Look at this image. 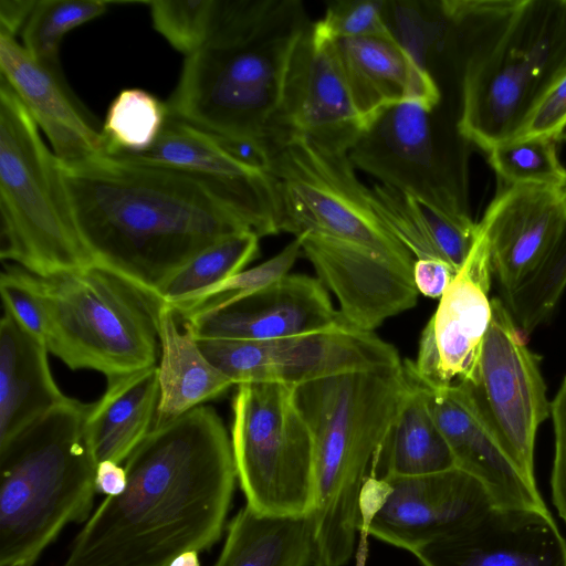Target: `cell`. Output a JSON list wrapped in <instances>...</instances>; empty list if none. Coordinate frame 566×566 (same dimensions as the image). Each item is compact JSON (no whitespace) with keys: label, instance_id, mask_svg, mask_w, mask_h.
Segmentation results:
<instances>
[{"label":"cell","instance_id":"1","mask_svg":"<svg viewBox=\"0 0 566 566\" xmlns=\"http://www.w3.org/2000/svg\"><path fill=\"white\" fill-rule=\"evenodd\" d=\"M124 467L125 491L105 497L62 566H168L219 541L237 473L214 408L202 405L153 427Z\"/></svg>","mask_w":566,"mask_h":566},{"label":"cell","instance_id":"2","mask_svg":"<svg viewBox=\"0 0 566 566\" xmlns=\"http://www.w3.org/2000/svg\"><path fill=\"white\" fill-rule=\"evenodd\" d=\"M80 239L94 263L156 297L198 253L252 227L220 187L123 156L60 163Z\"/></svg>","mask_w":566,"mask_h":566},{"label":"cell","instance_id":"3","mask_svg":"<svg viewBox=\"0 0 566 566\" xmlns=\"http://www.w3.org/2000/svg\"><path fill=\"white\" fill-rule=\"evenodd\" d=\"M260 149L275 187L280 232L300 239L338 305L368 312L396 300L409 285L416 260L376 212L349 154L280 130Z\"/></svg>","mask_w":566,"mask_h":566},{"label":"cell","instance_id":"4","mask_svg":"<svg viewBox=\"0 0 566 566\" xmlns=\"http://www.w3.org/2000/svg\"><path fill=\"white\" fill-rule=\"evenodd\" d=\"M312 23L300 0H221L208 39L185 59L166 103L168 117L227 143L259 147Z\"/></svg>","mask_w":566,"mask_h":566},{"label":"cell","instance_id":"5","mask_svg":"<svg viewBox=\"0 0 566 566\" xmlns=\"http://www.w3.org/2000/svg\"><path fill=\"white\" fill-rule=\"evenodd\" d=\"M440 10L462 44L458 129L488 153L566 74V0H444Z\"/></svg>","mask_w":566,"mask_h":566},{"label":"cell","instance_id":"6","mask_svg":"<svg viewBox=\"0 0 566 566\" xmlns=\"http://www.w3.org/2000/svg\"><path fill=\"white\" fill-rule=\"evenodd\" d=\"M411 389L403 361L292 388L313 444L314 566H343L353 556L364 484Z\"/></svg>","mask_w":566,"mask_h":566},{"label":"cell","instance_id":"7","mask_svg":"<svg viewBox=\"0 0 566 566\" xmlns=\"http://www.w3.org/2000/svg\"><path fill=\"white\" fill-rule=\"evenodd\" d=\"M88 408L67 397L0 447V566L35 562L67 524L90 518L97 464L83 433Z\"/></svg>","mask_w":566,"mask_h":566},{"label":"cell","instance_id":"8","mask_svg":"<svg viewBox=\"0 0 566 566\" xmlns=\"http://www.w3.org/2000/svg\"><path fill=\"white\" fill-rule=\"evenodd\" d=\"M0 258L46 277L94 265L77 233L61 165L0 77Z\"/></svg>","mask_w":566,"mask_h":566},{"label":"cell","instance_id":"9","mask_svg":"<svg viewBox=\"0 0 566 566\" xmlns=\"http://www.w3.org/2000/svg\"><path fill=\"white\" fill-rule=\"evenodd\" d=\"M49 353L105 377L157 366L160 302L96 264L42 277Z\"/></svg>","mask_w":566,"mask_h":566},{"label":"cell","instance_id":"10","mask_svg":"<svg viewBox=\"0 0 566 566\" xmlns=\"http://www.w3.org/2000/svg\"><path fill=\"white\" fill-rule=\"evenodd\" d=\"M441 104L389 106L365 125L349 150L355 168L447 218L474 224L469 202V145Z\"/></svg>","mask_w":566,"mask_h":566},{"label":"cell","instance_id":"11","mask_svg":"<svg viewBox=\"0 0 566 566\" xmlns=\"http://www.w3.org/2000/svg\"><path fill=\"white\" fill-rule=\"evenodd\" d=\"M235 387L230 439L245 505L266 516H311L313 444L293 401V387L273 382Z\"/></svg>","mask_w":566,"mask_h":566},{"label":"cell","instance_id":"12","mask_svg":"<svg viewBox=\"0 0 566 566\" xmlns=\"http://www.w3.org/2000/svg\"><path fill=\"white\" fill-rule=\"evenodd\" d=\"M492 318L482 344L475 378L465 384L495 431L505 453L533 485L535 439L551 417L541 358L500 297L491 300Z\"/></svg>","mask_w":566,"mask_h":566},{"label":"cell","instance_id":"13","mask_svg":"<svg viewBox=\"0 0 566 566\" xmlns=\"http://www.w3.org/2000/svg\"><path fill=\"white\" fill-rule=\"evenodd\" d=\"M234 386L273 382L295 387L333 375L397 366V349L375 332L346 321L312 333L272 340H197Z\"/></svg>","mask_w":566,"mask_h":566},{"label":"cell","instance_id":"14","mask_svg":"<svg viewBox=\"0 0 566 566\" xmlns=\"http://www.w3.org/2000/svg\"><path fill=\"white\" fill-rule=\"evenodd\" d=\"M492 276L489 248L478 229L464 263L422 329L416 359L403 361L413 381L427 388L473 382L492 318Z\"/></svg>","mask_w":566,"mask_h":566},{"label":"cell","instance_id":"15","mask_svg":"<svg viewBox=\"0 0 566 566\" xmlns=\"http://www.w3.org/2000/svg\"><path fill=\"white\" fill-rule=\"evenodd\" d=\"M364 127L334 41L313 22L294 51L281 104L268 134H297L322 147L349 153Z\"/></svg>","mask_w":566,"mask_h":566},{"label":"cell","instance_id":"16","mask_svg":"<svg viewBox=\"0 0 566 566\" xmlns=\"http://www.w3.org/2000/svg\"><path fill=\"white\" fill-rule=\"evenodd\" d=\"M196 340H272L335 326L343 321L325 286L306 274H286L227 303L180 318Z\"/></svg>","mask_w":566,"mask_h":566},{"label":"cell","instance_id":"17","mask_svg":"<svg viewBox=\"0 0 566 566\" xmlns=\"http://www.w3.org/2000/svg\"><path fill=\"white\" fill-rule=\"evenodd\" d=\"M385 481L387 493L369 523V534L411 554L459 531L494 505L484 484L457 467Z\"/></svg>","mask_w":566,"mask_h":566},{"label":"cell","instance_id":"18","mask_svg":"<svg viewBox=\"0 0 566 566\" xmlns=\"http://www.w3.org/2000/svg\"><path fill=\"white\" fill-rule=\"evenodd\" d=\"M478 227L501 298H506L539 270L558 243L566 227L565 186H506Z\"/></svg>","mask_w":566,"mask_h":566},{"label":"cell","instance_id":"19","mask_svg":"<svg viewBox=\"0 0 566 566\" xmlns=\"http://www.w3.org/2000/svg\"><path fill=\"white\" fill-rule=\"evenodd\" d=\"M413 555L422 566H566V541L549 511L492 505Z\"/></svg>","mask_w":566,"mask_h":566},{"label":"cell","instance_id":"20","mask_svg":"<svg viewBox=\"0 0 566 566\" xmlns=\"http://www.w3.org/2000/svg\"><path fill=\"white\" fill-rule=\"evenodd\" d=\"M123 156L185 170L224 190L247 213L260 238L277 234V200L266 170L234 153L224 142L184 122L167 118L155 143Z\"/></svg>","mask_w":566,"mask_h":566},{"label":"cell","instance_id":"21","mask_svg":"<svg viewBox=\"0 0 566 566\" xmlns=\"http://www.w3.org/2000/svg\"><path fill=\"white\" fill-rule=\"evenodd\" d=\"M1 76L19 96L64 166L106 155L102 128L73 95L59 64L31 56L15 38L0 33Z\"/></svg>","mask_w":566,"mask_h":566},{"label":"cell","instance_id":"22","mask_svg":"<svg viewBox=\"0 0 566 566\" xmlns=\"http://www.w3.org/2000/svg\"><path fill=\"white\" fill-rule=\"evenodd\" d=\"M421 387L457 468L481 481L494 505L548 511L537 485L527 482L505 453L465 384Z\"/></svg>","mask_w":566,"mask_h":566},{"label":"cell","instance_id":"23","mask_svg":"<svg viewBox=\"0 0 566 566\" xmlns=\"http://www.w3.org/2000/svg\"><path fill=\"white\" fill-rule=\"evenodd\" d=\"M354 104L365 125L380 111L416 102L436 107L441 90L396 36L333 40Z\"/></svg>","mask_w":566,"mask_h":566},{"label":"cell","instance_id":"24","mask_svg":"<svg viewBox=\"0 0 566 566\" xmlns=\"http://www.w3.org/2000/svg\"><path fill=\"white\" fill-rule=\"evenodd\" d=\"M45 343L3 311L0 321V447L67 397L49 366Z\"/></svg>","mask_w":566,"mask_h":566},{"label":"cell","instance_id":"25","mask_svg":"<svg viewBox=\"0 0 566 566\" xmlns=\"http://www.w3.org/2000/svg\"><path fill=\"white\" fill-rule=\"evenodd\" d=\"M106 380L103 396L90 403L83 426L96 464L124 462L153 429L159 402L157 366Z\"/></svg>","mask_w":566,"mask_h":566},{"label":"cell","instance_id":"26","mask_svg":"<svg viewBox=\"0 0 566 566\" xmlns=\"http://www.w3.org/2000/svg\"><path fill=\"white\" fill-rule=\"evenodd\" d=\"M177 318L170 306L160 303V358L157 364L159 402L154 427L171 422L234 386L203 355L197 340L188 332L179 331Z\"/></svg>","mask_w":566,"mask_h":566},{"label":"cell","instance_id":"27","mask_svg":"<svg viewBox=\"0 0 566 566\" xmlns=\"http://www.w3.org/2000/svg\"><path fill=\"white\" fill-rule=\"evenodd\" d=\"M373 205L385 224L415 260L440 259L455 272L474 242L478 223L455 222L423 202L381 184L370 188Z\"/></svg>","mask_w":566,"mask_h":566},{"label":"cell","instance_id":"28","mask_svg":"<svg viewBox=\"0 0 566 566\" xmlns=\"http://www.w3.org/2000/svg\"><path fill=\"white\" fill-rule=\"evenodd\" d=\"M409 379L412 389L374 458L371 478L423 475L457 467L423 388Z\"/></svg>","mask_w":566,"mask_h":566},{"label":"cell","instance_id":"29","mask_svg":"<svg viewBox=\"0 0 566 566\" xmlns=\"http://www.w3.org/2000/svg\"><path fill=\"white\" fill-rule=\"evenodd\" d=\"M314 565L310 516H266L245 505L228 525L223 547L213 566Z\"/></svg>","mask_w":566,"mask_h":566},{"label":"cell","instance_id":"30","mask_svg":"<svg viewBox=\"0 0 566 566\" xmlns=\"http://www.w3.org/2000/svg\"><path fill=\"white\" fill-rule=\"evenodd\" d=\"M259 239L254 232L243 231L208 247L178 270L156 298L175 310L241 272L258 255Z\"/></svg>","mask_w":566,"mask_h":566},{"label":"cell","instance_id":"31","mask_svg":"<svg viewBox=\"0 0 566 566\" xmlns=\"http://www.w3.org/2000/svg\"><path fill=\"white\" fill-rule=\"evenodd\" d=\"M168 118L166 103L140 88L123 90L111 103L102 135L106 155H137L157 139Z\"/></svg>","mask_w":566,"mask_h":566},{"label":"cell","instance_id":"32","mask_svg":"<svg viewBox=\"0 0 566 566\" xmlns=\"http://www.w3.org/2000/svg\"><path fill=\"white\" fill-rule=\"evenodd\" d=\"M111 2L104 0H36L22 31V46L40 62L59 64L64 35L102 15Z\"/></svg>","mask_w":566,"mask_h":566},{"label":"cell","instance_id":"33","mask_svg":"<svg viewBox=\"0 0 566 566\" xmlns=\"http://www.w3.org/2000/svg\"><path fill=\"white\" fill-rule=\"evenodd\" d=\"M556 143L545 137L516 138L488 151L489 163L506 186L536 184L564 187L566 168Z\"/></svg>","mask_w":566,"mask_h":566},{"label":"cell","instance_id":"34","mask_svg":"<svg viewBox=\"0 0 566 566\" xmlns=\"http://www.w3.org/2000/svg\"><path fill=\"white\" fill-rule=\"evenodd\" d=\"M565 287L566 227L545 263L505 303L516 323L532 333L552 315Z\"/></svg>","mask_w":566,"mask_h":566},{"label":"cell","instance_id":"35","mask_svg":"<svg viewBox=\"0 0 566 566\" xmlns=\"http://www.w3.org/2000/svg\"><path fill=\"white\" fill-rule=\"evenodd\" d=\"M149 4L154 28L186 56L208 39L221 0H156Z\"/></svg>","mask_w":566,"mask_h":566},{"label":"cell","instance_id":"36","mask_svg":"<svg viewBox=\"0 0 566 566\" xmlns=\"http://www.w3.org/2000/svg\"><path fill=\"white\" fill-rule=\"evenodd\" d=\"M302 254L301 241L294 238L282 251L265 262L232 275L175 308L178 317L203 307H212L254 292L289 274Z\"/></svg>","mask_w":566,"mask_h":566},{"label":"cell","instance_id":"37","mask_svg":"<svg viewBox=\"0 0 566 566\" xmlns=\"http://www.w3.org/2000/svg\"><path fill=\"white\" fill-rule=\"evenodd\" d=\"M384 1L340 0L332 2L324 17L314 22L332 40L395 36L384 15Z\"/></svg>","mask_w":566,"mask_h":566},{"label":"cell","instance_id":"38","mask_svg":"<svg viewBox=\"0 0 566 566\" xmlns=\"http://www.w3.org/2000/svg\"><path fill=\"white\" fill-rule=\"evenodd\" d=\"M0 294L3 311L44 342L45 312L35 275L19 265H6L0 275Z\"/></svg>","mask_w":566,"mask_h":566},{"label":"cell","instance_id":"39","mask_svg":"<svg viewBox=\"0 0 566 566\" xmlns=\"http://www.w3.org/2000/svg\"><path fill=\"white\" fill-rule=\"evenodd\" d=\"M545 137L566 143V74L544 95L514 138Z\"/></svg>","mask_w":566,"mask_h":566},{"label":"cell","instance_id":"40","mask_svg":"<svg viewBox=\"0 0 566 566\" xmlns=\"http://www.w3.org/2000/svg\"><path fill=\"white\" fill-rule=\"evenodd\" d=\"M554 458L551 473L553 503L566 524V376L551 401Z\"/></svg>","mask_w":566,"mask_h":566},{"label":"cell","instance_id":"41","mask_svg":"<svg viewBox=\"0 0 566 566\" xmlns=\"http://www.w3.org/2000/svg\"><path fill=\"white\" fill-rule=\"evenodd\" d=\"M453 268L440 259H420L413 264V281L419 293L431 298H440L453 276Z\"/></svg>","mask_w":566,"mask_h":566},{"label":"cell","instance_id":"42","mask_svg":"<svg viewBox=\"0 0 566 566\" xmlns=\"http://www.w3.org/2000/svg\"><path fill=\"white\" fill-rule=\"evenodd\" d=\"M36 0H1L0 33L15 38L22 31Z\"/></svg>","mask_w":566,"mask_h":566},{"label":"cell","instance_id":"43","mask_svg":"<svg viewBox=\"0 0 566 566\" xmlns=\"http://www.w3.org/2000/svg\"><path fill=\"white\" fill-rule=\"evenodd\" d=\"M127 486V472L125 467L111 460L98 462L95 472L96 492L106 496H117Z\"/></svg>","mask_w":566,"mask_h":566},{"label":"cell","instance_id":"44","mask_svg":"<svg viewBox=\"0 0 566 566\" xmlns=\"http://www.w3.org/2000/svg\"><path fill=\"white\" fill-rule=\"evenodd\" d=\"M377 510L378 504L374 499L369 496H363L360 499V522L358 528V542L356 546L355 566H366L367 564L368 537L370 536L369 523L373 520Z\"/></svg>","mask_w":566,"mask_h":566},{"label":"cell","instance_id":"45","mask_svg":"<svg viewBox=\"0 0 566 566\" xmlns=\"http://www.w3.org/2000/svg\"><path fill=\"white\" fill-rule=\"evenodd\" d=\"M198 552L188 551L175 557L168 566H200Z\"/></svg>","mask_w":566,"mask_h":566},{"label":"cell","instance_id":"46","mask_svg":"<svg viewBox=\"0 0 566 566\" xmlns=\"http://www.w3.org/2000/svg\"><path fill=\"white\" fill-rule=\"evenodd\" d=\"M34 564V560L24 559V560H18L12 564L6 565V566H32Z\"/></svg>","mask_w":566,"mask_h":566}]
</instances>
